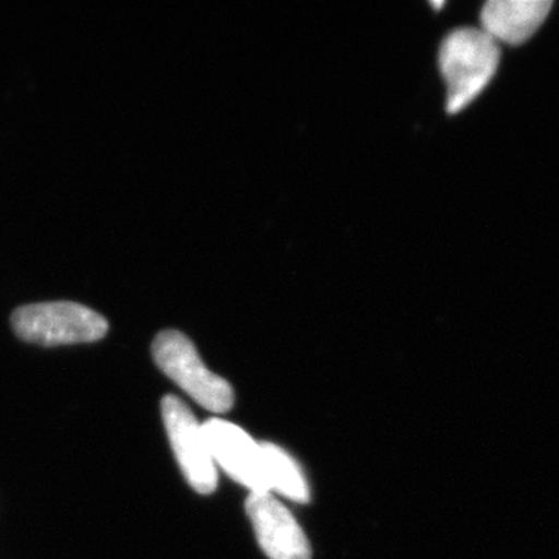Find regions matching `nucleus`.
<instances>
[{"label": "nucleus", "instance_id": "nucleus-2", "mask_svg": "<svg viewBox=\"0 0 559 559\" xmlns=\"http://www.w3.org/2000/svg\"><path fill=\"white\" fill-rule=\"evenodd\" d=\"M11 326L22 341L46 347L97 342L109 330L108 320L75 301H47L17 308L11 316Z\"/></svg>", "mask_w": 559, "mask_h": 559}, {"label": "nucleus", "instance_id": "nucleus-5", "mask_svg": "<svg viewBox=\"0 0 559 559\" xmlns=\"http://www.w3.org/2000/svg\"><path fill=\"white\" fill-rule=\"evenodd\" d=\"M202 428L215 465L218 463L227 476L250 489V495L270 492L260 443L224 419H207Z\"/></svg>", "mask_w": 559, "mask_h": 559}, {"label": "nucleus", "instance_id": "nucleus-7", "mask_svg": "<svg viewBox=\"0 0 559 559\" xmlns=\"http://www.w3.org/2000/svg\"><path fill=\"white\" fill-rule=\"evenodd\" d=\"M550 0H489L480 14L481 31L496 43L520 46L549 16Z\"/></svg>", "mask_w": 559, "mask_h": 559}, {"label": "nucleus", "instance_id": "nucleus-3", "mask_svg": "<svg viewBox=\"0 0 559 559\" xmlns=\"http://www.w3.org/2000/svg\"><path fill=\"white\" fill-rule=\"evenodd\" d=\"M154 362L204 409L223 414L234 406L229 382L210 371L186 334L162 331L153 342Z\"/></svg>", "mask_w": 559, "mask_h": 559}, {"label": "nucleus", "instance_id": "nucleus-6", "mask_svg": "<svg viewBox=\"0 0 559 559\" xmlns=\"http://www.w3.org/2000/svg\"><path fill=\"white\" fill-rule=\"evenodd\" d=\"M246 511L270 559H311V547L293 513L270 492L250 495Z\"/></svg>", "mask_w": 559, "mask_h": 559}, {"label": "nucleus", "instance_id": "nucleus-9", "mask_svg": "<svg viewBox=\"0 0 559 559\" xmlns=\"http://www.w3.org/2000/svg\"><path fill=\"white\" fill-rule=\"evenodd\" d=\"M430 5H432L433 9L440 10L441 7H444V2H430Z\"/></svg>", "mask_w": 559, "mask_h": 559}, {"label": "nucleus", "instance_id": "nucleus-4", "mask_svg": "<svg viewBox=\"0 0 559 559\" xmlns=\"http://www.w3.org/2000/svg\"><path fill=\"white\" fill-rule=\"evenodd\" d=\"M162 417L173 452L190 487L200 495H212L218 485V473L201 423L175 395L162 400Z\"/></svg>", "mask_w": 559, "mask_h": 559}, {"label": "nucleus", "instance_id": "nucleus-8", "mask_svg": "<svg viewBox=\"0 0 559 559\" xmlns=\"http://www.w3.org/2000/svg\"><path fill=\"white\" fill-rule=\"evenodd\" d=\"M267 485L293 502H310V487L296 460L274 443H260Z\"/></svg>", "mask_w": 559, "mask_h": 559}, {"label": "nucleus", "instance_id": "nucleus-1", "mask_svg": "<svg viewBox=\"0 0 559 559\" xmlns=\"http://www.w3.org/2000/svg\"><path fill=\"white\" fill-rule=\"evenodd\" d=\"M498 43L481 28H459L441 43L439 66L448 86L447 109L457 114L488 86L498 70Z\"/></svg>", "mask_w": 559, "mask_h": 559}]
</instances>
